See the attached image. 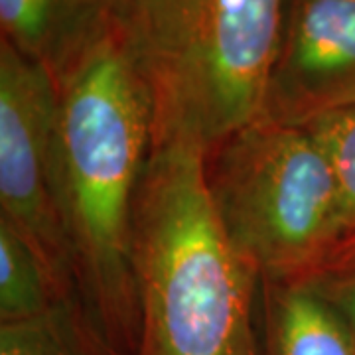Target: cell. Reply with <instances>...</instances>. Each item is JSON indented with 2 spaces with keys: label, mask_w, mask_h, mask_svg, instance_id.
<instances>
[{
  "label": "cell",
  "mask_w": 355,
  "mask_h": 355,
  "mask_svg": "<svg viewBox=\"0 0 355 355\" xmlns=\"http://www.w3.org/2000/svg\"><path fill=\"white\" fill-rule=\"evenodd\" d=\"M219 221L268 282L310 280L342 245V198L330 158L302 127L265 116L231 135L205 160Z\"/></svg>",
  "instance_id": "4"
},
{
  "label": "cell",
  "mask_w": 355,
  "mask_h": 355,
  "mask_svg": "<svg viewBox=\"0 0 355 355\" xmlns=\"http://www.w3.org/2000/svg\"><path fill=\"white\" fill-rule=\"evenodd\" d=\"M355 107V0H286L263 114L310 127Z\"/></svg>",
  "instance_id": "6"
},
{
  "label": "cell",
  "mask_w": 355,
  "mask_h": 355,
  "mask_svg": "<svg viewBox=\"0 0 355 355\" xmlns=\"http://www.w3.org/2000/svg\"><path fill=\"white\" fill-rule=\"evenodd\" d=\"M0 355H114L79 298H65L44 314L0 324Z\"/></svg>",
  "instance_id": "9"
},
{
  "label": "cell",
  "mask_w": 355,
  "mask_h": 355,
  "mask_svg": "<svg viewBox=\"0 0 355 355\" xmlns=\"http://www.w3.org/2000/svg\"><path fill=\"white\" fill-rule=\"evenodd\" d=\"M153 105L116 22L58 81L55 191L77 294L114 355H137L132 219Z\"/></svg>",
  "instance_id": "1"
},
{
  "label": "cell",
  "mask_w": 355,
  "mask_h": 355,
  "mask_svg": "<svg viewBox=\"0 0 355 355\" xmlns=\"http://www.w3.org/2000/svg\"><path fill=\"white\" fill-rule=\"evenodd\" d=\"M64 294L48 265L24 237L0 219V324L48 312Z\"/></svg>",
  "instance_id": "10"
},
{
  "label": "cell",
  "mask_w": 355,
  "mask_h": 355,
  "mask_svg": "<svg viewBox=\"0 0 355 355\" xmlns=\"http://www.w3.org/2000/svg\"><path fill=\"white\" fill-rule=\"evenodd\" d=\"M119 0H0L2 40L58 83L113 26Z\"/></svg>",
  "instance_id": "7"
},
{
  "label": "cell",
  "mask_w": 355,
  "mask_h": 355,
  "mask_svg": "<svg viewBox=\"0 0 355 355\" xmlns=\"http://www.w3.org/2000/svg\"><path fill=\"white\" fill-rule=\"evenodd\" d=\"M308 282L338 310L355 338V263L328 268Z\"/></svg>",
  "instance_id": "12"
},
{
  "label": "cell",
  "mask_w": 355,
  "mask_h": 355,
  "mask_svg": "<svg viewBox=\"0 0 355 355\" xmlns=\"http://www.w3.org/2000/svg\"><path fill=\"white\" fill-rule=\"evenodd\" d=\"M306 128L330 158L342 198L343 241H347L355 233V107L328 114Z\"/></svg>",
  "instance_id": "11"
},
{
  "label": "cell",
  "mask_w": 355,
  "mask_h": 355,
  "mask_svg": "<svg viewBox=\"0 0 355 355\" xmlns=\"http://www.w3.org/2000/svg\"><path fill=\"white\" fill-rule=\"evenodd\" d=\"M205 160L193 148L162 146L142 170L132 219L137 355H259L261 277L219 221Z\"/></svg>",
  "instance_id": "2"
},
{
  "label": "cell",
  "mask_w": 355,
  "mask_h": 355,
  "mask_svg": "<svg viewBox=\"0 0 355 355\" xmlns=\"http://www.w3.org/2000/svg\"><path fill=\"white\" fill-rule=\"evenodd\" d=\"M265 355H355L338 310L308 282H261Z\"/></svg>",
  "instance_id": "8"
},
{
  "label": "cell",
  "mask_w": 355,
  "mask_h": 355,
  "mask_svg": "<svg viewBox=\"0 0 355 355\" xmlns=\"http://www.w3.org/2000/svg\"><path fill=\"white\" fill-rule=\"evenodd\" d=\"M349 263H355V233L349 237V239H347V241H343L342 245L338 247V251H336L334 259L330 261V265L326 266L324 270H328V268H336V266L349 265ZM324 270H322V272H324Z\"/></svg>",
  "instance_id": "13"
},
{
  "label": "cell",
  "mask_w": 355,
  "mask_h": 355,
  "mask_svg": "<svg viewBox=\"0 0 355 355\" xmlns=\"http://www.w3.org/2000/svg\"><path fill=\"white\" fill-rule=\"evenodd\" d=\"M58 83L0 40V219L48 265L64 294H77L73 257L55 191Z\"/></svg>",
  "instance_id": "5"
},
{
  "label": "cell",
  "mask_w": 355,
  "mask_h": 355,
  "mask_svg": "<svg viewBox=\"0 0 355 355\" xmlns=\"http://www.w3.org/2000/svg\"><path fill=\"white\" fill-rule=\"evenodd\" d=\"M286 0H119L114 22L153 105V148L209 158L263 114Z\"/></svg>",
  "instance_id": "3"
}]
</instances>
